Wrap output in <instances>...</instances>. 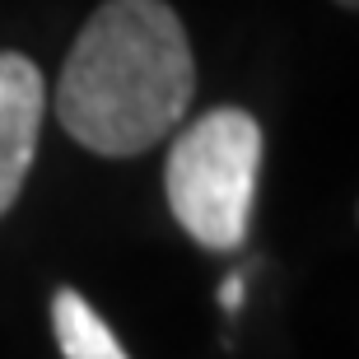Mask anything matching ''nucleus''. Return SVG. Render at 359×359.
Listing matches in <instances>:
<instances>
[{
  "label": "nucleus",
  "mask_w": 359,
  "mask_h": 359,
  "mask_svg": "<svg viewBox=\"0 0 359 359\" xmlns=\"http://www.w3.org/2000/svg\"><path fill=\"white\" fill-rule=\"evenodd\" d=\"M196 56L163 0H103L80 28L61 80L56 121L103 159H135L187 117Z\"/></svg>",
  "instance_id": "nucleus-1"
},
{
  "label": "nucleus",
  "mask_w": 359,
  "mask_h": 359,
  "mask_svg": "<svg viewBox=\"0 0 359 359\" xmlns=\"http://www.w3.org/2000/svg\"><path fill=\"white\" fill-rule=\"evenodd\" d=\"M262 168V126L248 107H210L168 149L163 191L173 219L210 252L248 238V215Z\"/></svg>",
  "instance_id": "nucleus-2"
},
{
  "label": "nucleus",
  "mask_w": 359,
  "mask_h": 359,
  "mask_svg": "<svg viewBox=\"0 0 359 359\" xmlns=\"http://www.w3.org/2000/svg\"><path fill=\"white\" fill-rule=\"evenodd\" d=\"M42 117H47L42 70L19 52H0V215L19 201L28 182Z\"/></svg>",
  "instance_id": "nucleus-3"
},
{
  "label": "nucleus",
  "mask_w": 359,
  "mask_h": 359,
  "mask_svg": "<svg viewBox=\"0 0 359 359\" xmlns=\"http://www.w3.org/2000/svg\"><path fill=\"white\" fill-rule=\"evenodd\" d=\"M52 327H56V341H61V355L66 359H126V350L117 346V336L107 332V322L75 290H56Z\"/></svg>",
  "instance_id": "nucleus-4"
},
{
  "label": "nucleus",
  "mask_w": 359,
  "mask_h": 359,
  "mask_svg": "<svg viewBox=\"0 0 359 359\" xmlns=\"http://www.w3.org/2000/svg\"><path fill=\"white\" fill-rule=\"evenodd\" d=\"M219 299H224V308H238V299H243V280H224Z\"/></svg>",
  "instance_id": "nucleus-5"
},
{
  "label": "nucleus",
  "mask_w": 359,
  "mask_h": 359,
  "mask_svg": "<svg viewBox=\"0 0 359 359\" xmlns=\"http://www.w3.org/2000/svg\"><path fill=\"white\" fill-rule=\"evenodd\" d=\"M336 5H341V10H355V5H359V0H336Z\"/></svg>",
  "instance_id": "nucleus-6"
}]
</instances>
